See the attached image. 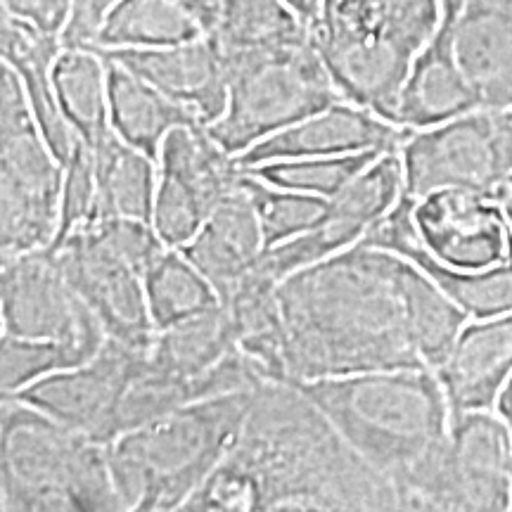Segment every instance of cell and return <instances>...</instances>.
Masks as SVG:
<instances>
[{
	"label": "cell",
	"instance_id": "obj_1",
	"mask_svg": "<svg viewBox=\"0 0 512 512\" xmlns=\"http://www.w3.org/2000/svg\"><path fill=\"white\" fill-rule=\"evenodd\" d=\"M292 382L432 368L470 320L406 256L358 245L278 283Z\"/></svg>",
	"mask_w": 512,
	"mask_h": 512
},
{
	"label": "cell",
	"instance_id": "obj_2",
	"mask_svg": "<svg viewBox=\"0 0 512 512\" xmlns=\"http://www.w3.org/2000/svg\"><path fill=\"white\" fill-rule=\"evenodd\" d=\"M273 510H399V496L297 382L264 380L238 441L183 512Z\"/></svg>",
	"mask_w": 512,
	"mask_h": 512
},
{
	"label": "cell",
	"instance_id": "obj_3",
	"mask_svg": "<svg viewBox=\"0 0 512 512\" xmlns=\"http://www.w3.org/2000/svg\"><path fill=\"white\" fill-rule=\"evenodd\" d=\"M297 384L394 489L451 425L446 392L432 368L368 370Z\"/></svg>",
	"mask_w": 512,
	"mask_h": 512
},
{
	"label": "cell",
	"instance_id": "obj_4",
	"mask_svg": "<svg viewBox=\"0 0 512 512\" xmlns=\"http://www.w3.org/2000/svg\"><path fill=\"white\" fill-rule=\"evenodd\" d=\"M254 389L211 396L159 415L107 444L124 512L183 510L240 437Z\"/></svg>",
	"mask_w": 512,
	"mask_h": 512
},
{
	"label": "cell",
	"instance_id": "obj_5",
	"mask_svg": "<svg viewBox=\"0 0 512 512\" xmlns=\"http://www.w3.org/2000/svg\"><path fill=\"white\" fill-rule=\"evenodd\" d=\"M441 22L439 0H323L311 36L344 100L396 124L406 76Z\"/></svg>",
	"mask_w": 512,
	"mask_h": 512
},
{
	"label": "cell",
	"instance_id": "obj_6",
	"mask_svg": "<svg viewBox=\"0 0 512 512\" xmlns=\"http://www.w3.org/2000/svg\"><path fill=\"white\" fill-rule=\"evenodd\" d=\"M0 510L121 512L107 446L15 396H3Z\"/></svg>",
	"mask_w": 512,
	"mask_h": 512
},
{
	"label": "cell",
	"instance_id": "obj_7",
	"mask_svg": "<svg viewBox=\"0 0 512 512\" xmlns=\"http://www.w3.org/2000/svg\"><path fill=\"white\" fill-rule=\"evenodd\" d=\"M223 60L228 69V105L207 131L235 157L344 100L313 36L285 46L223 53Z\"/></svg>",
	"mask_w": 512,
	"mask_h": 512
},
{
	"label": "cell",
	"instance_id": "obj_8",
	"mask_svg": "<svg viewBox=\"0 0 512 512\" xmlns=\"http://www.w3.org/2000/svg\"><path fill=\"white\" fill-rule=\"evenodd\" d=\"M62 190L64 164L38 128L22 79L0 62V256L53 247Z\"/></svg>",
	"mask_w": 512,
	"mask_h": 512
},
{
	"label": "cell",
	"instance_id": "obj_9",
	"mask_svg": "<svg viewBox=\"0 0 512 512\" xmlns=\"http://www.w3.org/2000/svg\"><path fill=\"white\" fill-rule=\"evenodd\" d=\"M399 510H512V434L496 411L451 418L446 437L396 484Z\"/></svg>",
	"mask_w": 512,
	"mask_h": 512
},
{
	"label": "cell",
	"instance_id": "obj_10",
	"mask_svg": "<svg viewBox=\"0 0 512 512\" xmlns=\"http://www.w3.org/2000/svg\"><path fill=\"white\" fill-rule=\"evenodd\" d=\"M406 195L472 190L501 200L512 190V107H479L446 124L411 131L401 145Z\"/></svg>",
	"mask_w": 512,
	"mask_h": 512
},
{
	"label": "cell",
	"instance_id": "obj_11",
	"mask_svg": "<svg viewBox=\"0 0 512 512\" xmlns=\"http://www.w3.org/2000/svg\"><path fill=\"white\" fill-rule=\"evenodd\" d=\"M242 166L209 136L207 126H178L157 159L152 226L169 247H183L200 233L221 200L238 188Z\"/></svg>",
	"mask_w": 512,
	"mask_h": 512
},
{
	"label": "cell",
	"instance_id": "obj_12",
	"mask_svg": "<svg viewBox=\"0 0 512 512\" xmlns=\"http://www.w3.org/2000/svg\"><path fill=\"white\" fill-rule=\"evenodd\" d=\"M0 328L5 335L57 339L98 354L107 332L64 278L50 249L0 256Z\"/></svg>",
	"mask_w": 512,
	"mask_h": 512
},
{
	"label": "cell",
	"instance_id": "obj_13",
	"mask_svg": "<svg viewBox=\"0 0 512 512\" xmlns=\"http://www.w3.org/2000/svg\"><path fill=\"white\" fill-rule=\"evenodd\" d=\"M406 195L401 150L384 152L373 164L335 195L323 219L306 233L266 249L259 266L275 280L320 264L344 249L354 247L392 211Z\"/></svg>",
	"mask_w": 512,
	"mask_h": 512
},
{
	"label": "cell",
	"instance_id": "obj_14",
	"mask_svg": "<svg viewBox=\"0 0 512 512\" xmlns=\"http://www.w3.org/2000/svg\"><path fill=\"white\" fill-rule=\"evenodd\" d=\"M50 252L69 285L98 316L107 337L150 351L157 330L147 309L143 275L102 238L93 223L74 230Z\"/></svg>",
	"mask_w": 512,
	"mask_h": 512
},
{
	"label": "cell",
	"instance_id": "obj_15",
	"mask_svg": "<svg viewBox=\"0 0 512 512\" xmlns=\"http://www.w3.org/2000/svg\"><path fill=\"white\" fill-rule=\"evenodd\" d=\"M145 358V349L107 337L88 363L43 377L10 396L107 446L114 441V420L126 392L143 370Z\"/></svg>",
	"mask_w": 512,
	"mask_h": 512
},
{
	"label": "cell",
	"instance_id": "obj_16",
	"mask_svg": "<svg viewBox=\"0 0 512 512\" xmlns=\"http://www.w3.org/2000/svg\"><path fill=\"white\" fill-rule=\"evenodd\" d=\"M413 228L432 259L460 271H484L512 256L503 202L472 190H434L413 200Z\"/></svg>",
	"mask_w": 512,
	"mask_h": 512
},
{
	"label": "cell",
	"instance_id": "obj_17",
	"mask_svg": "<svg viewBox=\"0 0 512 512\" xmlns=\"http://www.w3.org/2000/svg\"><path fill=\"white\" fill-rule=\"evenodd\" d=\"M408 136H411L408 128L396 126L366 107L342 100L249 147L238 157V162L242 169H247L280 159L392 152L401 150Z\"/></svg>",
	"mask_w": 512,
	"mask_h": 512
},
{
	"label": "cell",
	"instance_id": "obj_18",
	"mask_svg": "<svg viewBox=\"0 0 512 512\" xmlns=\"http://www.w3.org/2000/svg\"><path fill=\"white\" fill-rule=\"evenodd\" d=\"M95 50L107 60L131 69L178 105L188 107L204 126L219 121L226 112L228 69L219 43L211 34L166 48Z\"/></svg>",
	"mask_w": 512,
	"mask_h": 512
},
{
	"label": "cell",
	"instance_id": "obj_19",
	"mask_svg": "<svg viewBox=\"0 0 512 512\" xmlns=\"http://www.w3.org/2000/svg\"><path fill=\"white\" fill-rule=\"evenodd\" d=\"M361 245L389 249L406 256L437 283L441 292L470 318L501 316L512 311V256L503 264L484 271H460L439 264L425 252L413 228V197L403 195L401 202L384 219L370 228Z\"/></svg>",
	"mask_w": 512,
	"mask_h": 512
},
{
	"label": "cell",
	"instance_id": "obj_20",
	"mask_svg": "<svg viewBox=\"0 0 512 512\" xmlns=\"http://www.w3.org/2000/svg\"><path fill=\"white\" fill-rule=\"evenodd\" d=\"M451 418L470 411H496L512 377V311L470 318L437 368Z\"/></svg>",
	"mask_w": 512,
	"mask_h": 512
},
{
	"label": "cell",
	"instance_id": "obj_21",
	"mask_svg": "<svg viewBox=\"0 0 512 512\" xmlns=\"http://www.w3.org/2000/svg\"><path fill=\"white\" fill-rule=\"evenodd\" d=\"M479 107H484L482 98L467 79L456 53V24L441 22L439 31L420 50L406 76L396 105V126L422 131Z\"/></svg>",
	"mask_w": 512,
	"mask_h": 512
},
{
	"label": "cell",
	"instance_id": "obj_22",
	"mask_svg": "<svg viewBox=\"0 0 512 512\" xmlns=\"http://www.w3.org/2000/svg\"><path fill=\"white\" fill-rule=\"evenodd\" d=\"M219 292L233 290L266 252L259 214L238 181L188 245L178 247Z\"/></svg>",
	"mask_w": 512,
	"mask_h": 512
},
{
	"label": "cell",
	"instance_id": "obj_23",
	"mask_svg": "<svg viewBox=\"0 0 512 512\" xmlns=\"http://www.w3.org/2000/svg\"><path fill=\"white\" fill-rule=\"evenodd\" d=\"M62 36L46 34L34 24L10 17L3 12V27H0V57L15 69L22 79L24 93H27L31 112L38 121L43 138L55 152V157L67 166L72 157L76 138L69 128L67 119L62 117L60 105L55 98L53 86V64L62 53Z\"/></svg>",
	"mask_w": 512,
	"mask_h": 512
},
{
	"label": "cell",
	"instance_id": "obj_24",
	"mask_svg": "<svg viewBox=\"0 0 512 512\" xmlns=\"http://www.w3.org/2000/svg\"><path fill=\"white\" fill-rule=\"evenodd\" d=\"M233 318L238 347L256 363L266 380L292 382L287 368V337L278 299V280L256 266L221 297Z\"/></svg>",
	"mask_w": 512,
	"mask_h": 512
},
{
	"label": "cell",
	"instance_id": "obj_25",
	"mask_svg": "<svg viewBox=\"0 0 512 512\" xmlns=\"http://www.w3.org/2000/svg\"><path fill=\"white\" fill-rule=\"evenodd\" d=\"M107 93L112 131L152 159H159L166 136L178 126L202 124L188 107L112 60H107Z\"/></svg>",
	"mask_w": 512,
	"mask_h": 512
},
{
	"label": "cell",
	"instance_id": "obj_26",
	"mask_svg": "<svg viewBox=\"0 0 512 512\" xmlns=\"http://www.w3.org/2000/svg\"><path fill=\"white\" fill-rule=\"evenodd\" d=\"M456 53L484 107H512V3L467 5L456 22Z\"/></svg>",
	"mask_w": 512,
	"mask_h": 512
},
{
	"label": "cell",
	"instance_id": "obj_27",
	"mask_svg": "<svg viewBox=\"0 0 512 512\" xmlns=\"http://www.w3.org/2000/svg\"><path fill=\"white\" fill-rule=\"evenodd\" d=\"M95 214L100 219H138L152 223L157 195V159L107 131L93 147Z\"/></svg>",
	"mask_w": 512,
	"mask_h": 512
},
{
	"label": "cell",
	"instance_id": "obj_28",
	"mask_svg": "<svg viewBox=\"0 0 512 512\" xmlns=\"http://www.w3.org/2000/svg\"><path fill=\"white\" fill-rule=\"evenodd\" d=\"M55 98L74 136L93 147L112 131L107 60L91 46H64L53 64Z\"/></svg>",
	"mask_w": 512,
	"mask_h": 512
},
{
	"label": "cell",
	"instance_id": "obj_29",
	"mask_svg": "<svg viewBox=\"0 0 512 512\" xmlns=\"http://www.w3.org/2000/svg\"><path fill=\"white\" fill-rule=\"evenodd\" d=\"M204 36V29L176 0H117L102 19L93 48H166Z\"/></svg>",
	"mask_w": 512,
	"mask_h": 512
},
{
	"label": "cell",
	"instance_id": "obj_30",
	"mask_svg": "<svg viewBox=\"0 0 512 512\" xmlns=\"http://www.w3.org/2000/svg\"><path fill=\"white\" fill-rule=\"evenodd\" d=\"M147 309L155 330H166L185 318L221 304L207 275L178 247H169L143 275Z\"/></svg>",
	"mask_w": 512,
	"mask_h": 512
},
{
	"label": "cell",
	"instance_id": "obj_31",
	"mask_svg": "<svg viewBox=\"0 0 512 512\" xmlns=\"http://www.w3.org/2000/svg\"><path fill=\"white\" fill-rule=\"evenodd\" d=\"M211 36L223 53L261 50L311 36L285 0H221L219 22Z\"/></svg>",
	"mask_w": 512,
	"mask_h": 512
},
{
	"label": "cell",
	"instance_id": "obj_32",
	"mask_svg": "<svg viewBox=\"0 0 512 512\" xmlns=\"http://www.w3.org/2000/svg\"><path fill=\"white\" fill-rule=\"evenodd\" d=\"M240 185L249 195V200L254 202L256 214H259L266 249L283 245V242L311 230L323 219L330 204L325 197L309 195V192L278 188V185L261 181L245 169H242Z\"/></svg>",
	"mask_w": 512,
	"mask_h": 512
},
{
	"label": "cell",
	"instance_id": "obj_33",
	"mask_svg": "<svg viewBox=\"0 0 512 512\" xmlns=\"http://www.w3.org/2000/svg\"><path fill=\"white\" fill-rule=\"evenodd\" d=\"M384 152H356L339 157H309V159H280L259 166H247L245 171L261 181L278 188L309 192V195L332 197L339 195L349 183H354L370 164Z\"/></svg>",
	"mask_w": 512,
	"mask_h": 512
},
{
	"label": "cell",
	"instance_id": "obj_34",
	"mask_svg": "<svg viewBox=\"0 0 512 512\" xmlns=\"http://www.w3.org/2000/svg\"><path fill=\"white\" fill-rule=\"evenodd\" d=\"M95 354L57 342V339H29L15 335H0V394L10 396L31 387L43 377L91 361Z\"/></svg>",
	"mask_w": 512,
	"mask_h": 512
},
{
	"label": "cell",
	"instance_id": "obj_35",
	"mask_svg": "<svg viewBox=\"0 0 512 512\" xmlns=\"http://www.w3.org/2000/svg\"><path fill=\"white\" fill-rule=\"evenodd\" d=\"M95 214V166L93 150L81 140H76V147L64 166V190H62V214L60 230L53 247L60 245L83 226L93 221Z\"/></svg>",
	"mask_w": 512,
	"mask_h": 512
},
{
	"label": "cell",
	"instance_id": "obj_36",
	"mask_svg": "<svg viewBox=\"0 0 512 512\" xmlns=\"http://www.w3.org/2000/svg\"><path fill=\"white\" fill-rule=\"evenodd\" d=\"M91 223L100 230L102 238L110 242L140 275H145L147 268L169 249L150 221L100 219Z\"/></svg>",
	"mask_w": 512,
	"mask_h": 512
},
{
	"label": "cell",
	"instance_id": "obj_37",
	"mask_svg": "<svg viewBox=\"0 0 512 512\" xmlns=\"http://www.w3.org/2000/svg\"><path fill=\"white\" fill-rule=\"evenodd\" d=\"M3 12L46 34L62 36L72 17V0H3Z\"/></svg>",
	"mask_w": 512,
	"mask_h": 512
},
{
	"label": "cell",
	"instance_id": "obj_38",
	"mask_svg": "<svg viewBox=\"0 0 512 512\" xmlns=\"http://www.w3.org/2000/svg\"><path fill=\"white\" fill-rule=\"evenodd\" d=\"M117 0H72V17L62 31L64 46H91L102 19Z\"/></svg>",
	"mask_w": 512,
	"mask_h": 512
},
{
	"label": "cell",
	"instance_id": "obj_39",
	"mask_svg": "<svg viewBox=\"0 0 512 512\" xmlns=\"http://www.w3.org/2000/svg\"><path fill=\"white\" fill-rule=\"evenodd\" d=\"M176 3L200 24L204 34H211V31H214L216 22H219L221 0H176Z\"/></svg>",
	"mask_w": 512,
	"mask_h": 512
},
{
	"label": "cell",
	"instance_id": "obj_40",
	"mask_svg": "<svg viewBox=\"0 0 512 512\" xmlns=\"http://www.w3.org/2000/svg\"><path fill=\"white\" fill-rule=\"evenodd\" d=\"M287 5H290V10L302 19L304 24H311L316 22L318 15H320V8H323V0H285Z\"/></svg>",
	"mask_w": 512,
	"mask_h": 512
},
{
	"label": "cell",
	"instance_id": "obj_41",
	"mask_svg": "<svg viewBox=\"0 0 512 512\" xmlns=\"http://www.w3.org/2000/svg\"><path fill=\"white\" fill-rule=\"evenodd\" d=\"M496 413L505 420V425L510 427V434H512V377L508 380V384H505V387H503L501 396H498Z\"/></svg>",
	"mask_w": 512,
	"mask_h": 512
},
{
	"label": "cell",
	"instance_id": "obj_42",
	"mask_svg": "<svg viewBox=\"0 0 512 512\" xmlns=\"http://www.w3.org/2000/svg\"><path fill=\"white\" fill-rule=\"evenodd\" d=\"M441 12H444V24H456L463 15L467 0H439Z\"/></svg>",
	"mask_w": 512,
	"mask_h": 512
},
{
	"label": "cell",
	"instance_id": "obj_43",
	"mask_svg": "<svg viewBox=\"0 0 512 512\" xmlns=\"http://www.w3.org/2000/svg\"><path fill=\"white\" fill-rule=\"evenodd\" d=\"M510 3L512 0H467V5H472V8H496V5H510Z\"/></svg>",
	"mask_w": 512,
	"mask_h": 512
},
{
	"label": "cell",
	"instance_id": "obj_44",
	"mask_svg": "<svg viewBox=\"0 0 512 512\" xmlns=\"http://www.w3.org/2000/svg\"><path fill=\"white\" fill-rule=\"evenodd\" d=\"M503 209H505V216H508L510 228H512V190L508 192V195L503 197Z\"/></svg>",
	"mask_w": 512,
	"mask_h": 512
}]
</instances>
